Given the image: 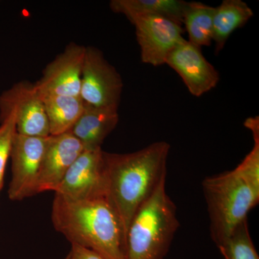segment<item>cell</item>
Returning <instances> with one entry per match:
<instances>
[{
    "instance_id": "obj_4",
    "label": "cell",
    "mask_w": 259,
    "mask_h": 259,
    "mask_svg": "<svg viewBox=\"0 0 259 259\" xmlns=\"http://www.w3.org/2000/svg\"><path fill=\"white\" fill-rule=\"evenodd\" d=\"M202 186L208 212L209 233L218 246L258 204L259 190L236 167L231 171L206 177Z\"/></svg>"
},
{
    "instance_id": "obj_20",
    "label": "cell",
    "mask_w": 259,
    "mask_h": 259,
    "mask_svg": "<svg viewBox=\"0 0 259 259\" xmlns=\"http://www.w3.org/2000/svg\"><path fill=\"white\" fill-rule=\"evenodd\" d=\"M64 259H105L93 250L78 245L71 244L69 254Z\"/></svg>"
},
{
    "instance_id": "obj_3",
    "label": "cell",
    "mask_w": 259,
    "mask_h": 259,
    "mask_svg": "<svg viewBox=\"0 0 259 259\" xmlns=\"http://www.w3.org/2000/svg\"><path fill=\"white\" fill-rule=\"evenodd\" d=\"M166 180L162 181L130 223L126 259H163L169 250L180 224L176 204L167 194Z\"/></svg>"
},
{
    "instance_id": "obj_1",
    "label": "cell",
    "mask_w": 259,
    "mask_h": 259,
    "mask_svg": "<svg viewBox=\"0 0 259 259\" xmlns=\"http://www.w3.org/2000/svg\"><path fill=\"white\" fill-rule=\"evenodd\" d=\"M170 149L168 143L157 141L133 153L103 151L105 198L120 219L125 237L135 214L166 180Z\"/></svg>"
},
{
    "instance_id": "obj_8",
    "label": "cell",
    "mask_w": 259,
    "mask_h": 259,
    "mask_svg": "<svg viewBox=\"0 0 259 259\" xmlns=\"http://www.w3.org/2000/svg\"><path fill=\"white\" fill-rule=\"evenodd\" d=\"M136 29L141 61L153 66L166 64L174 49L185 41L182 25L156 15H140L129 20Z\"/></svg>"
},
{
    "instance_id": "obj_5",
    "label": "cell",
    "mask_w": 259,
    "mask_h": 259,
    "mask_svg": "<svg viewBox=\"0 0 259 259\" xmlns=\"http://www.w3.org/2000/svg\"><path fill=\"white\" fill-rule=\"evenodd\" d=\"M123 83L100 49L86 47L80 98L86 106L118 112Z\"/></svg>"
},
{
    "instance_id": "obj_13",
    "label": "cell",
    "mask_w": 259,
    "mask_h": 259,
    "mask_svg": "<svg viewBox=\"0 0 259 259\" xmlns=\"http://www.w3.org/2000/svg\"><path fill=\"white\" fill-rule=\"evenodd\" d=\"M118 121L117 111L84 105L82 114L69 132L81 143L83 150L95 151L102 149L104 141L115 128Z\"/></svg>"
},
{
    "instance_id": "obj_9",
    "label": "cell",
    "mask_w": 259,
    "mask_h": 259,
    "mask_svg": "<svg viewBox=\"0 0 259 259\" xmlns=\"http://www.w3.org/2000/svg\"><path fill=\"white\" fill-rule=\"evenodd\" d=\"M54 192L72 200L105 197L102 149L83 150Z\"/></svg>"
},
{
    "instance_id": "obj_15",
    "label": "cell",
    "mask_w": 259,
    "mask_h": 259,
    "mask_svg": "<svg viewBox=\"0 0 259 259\" xmlns=\"http://www.w3.org/2000/svg\"><path fill=\"white\" fill-rule=\"evenodd\" d=\"M187 4L183 0H112L110 6L114 13L125 15L128 20L140 15H156L182 25Z\"/></svg>"
},
{
    "instance_id": "obj_7",
    "label": "cell",
    "mask_w": 259,
    "mask_h": 259,
    "mask_svg": "<svg viewBox=\"0 0 259 259\" xmlns=\"http://www.w3.org/2000/svg\"><path fill=\"white\" fill-rule=\"evenodd\" d=\"M48 137H33L15 133L10 157L12 177L8 197L20 201L37 194V182Z\"/></svg>"
},
{
    "instance_id": "obj_12",
    "label": "cell",
    "mask_w": 259,
    "mask_h": 259,
    "mask_svg": "<svg viewBox=\"0 0 259 259\" xmlns=\"http://www.w3.org/2000/svg\"><path fill=\"white\" fill-rule=\"evenodd\" d=\"M83 151L82 145L70 132L49 136L37 178V194L55 192Z\"/></svg>"
},
{
    "instance_id": "obj_17",
    "label": "cell",
    "mask_w": 259,
    "mask_h": 259,
    "mask_svg": "<svg viewBox=\"0 0 259 259\" xmlns=\"http://www.w3.org/2000/svg\"><path fill=\"white\" fill-rule=\"evenodd\" d=\"M214 10V7L199 2H187L182 25H185L191 44L201 49L212 44Z\"/></svg>"
},
{
    "instance_id": "obj_19",
    "label": "cell",
    "mask_w": 259,
    "mask_h": 259,
    "mask_svg": "<svg viewBox=\"0 0 259 259\" xmlns=\"http://www.w3.org/2000/svg\"><path fill=\"white\" fill-rule=\"evenodd\" d=\"M0 192L3 187L5 167L7 162L10 158V151H11L12 143L15 133H16V125H15V115L13 113L5 117L4 119L0 120Z\"/></svg>"
},
{
    "instance_id": "obj_6",
    "label": "cell",
    "mask_w": 259,
    "mask_h": 259,
    "mask_svg": "<svg viewBox=\"0 0 259 259\" xmlns=\"http://www.w3.org/2000/svg\"><path fill=\"white\" fill-rule=\"evenodd\" d=\"M15 115L17 134L33 137L50 136L44 100L35 83H15L0 95V120Z\"/></svg>"
},
{
    "instance_id": "obj_14",
    "label": "cell",
    "mask_w": 259,
    "mask_h": 259,
    "mask_svg": "<svg viewBox=\"0 0 259 259\" xmlns=\"http://www.w3.org/2000/svg\"><path fill=\"white\" fill-rule=\"evenodd\" d=\"M253 16V10L242 0H223L215 8L212 28L215 54L223 50L232 34L244 26Z\"/></svg>"
},
{
    "instance_id": "obj_18",
    "label": "cell",
    "mask_w": 259,
    "mask_h": 259,
    "mask_svg": "<svg viewBox=\"0 0 259 259\" xmlns=\"http://www.w3.org/2000/svg\"><path fill=\"white\" fill-rule=\"evenodd\" d=\"M217 247L225 259H259L250 237L247 219L240 223Z\"/></svg>"
},
{
    "instance_id": "obj_11",
    "label": "cell",
    "mask_w": 259,
    "mask_h": 259,
    "mask_svg": "<svg viewBox=\"0 0 259 259\" xmlns=\"http://www.w3.org/2000/svg\"><path fill=\"white\" fill-rule=\"evenodd\" d=\"M166 64L180 75L187 90L194 97L208 93L219 82V73L204 57L201 48L187 40L170 53Z\"/></svg>"
},
{
    "instance_id": "obj_16",
    "label": "cell",
    "mask_w": 259,
    "mask_h": 259,
    "mask_svg": "<svg viewBox=\"0 0 259 259\" xmlns=\"http://www.w3.org/2000/svg\"><path fill=\"white\" fill-rule=\"evenodd\" d=\"M50 136L69 132L82 114L83 103L80 97L49 95L42 97Z\"/></svg>"
},
{
    "instance_id": "obj_2",
    "label": "cell",
    "mask_w": 259,
    "mask_h": 259,
    "mask_svg": "<svg viewBox=\"0 0 259 259\" xmlns=\"http://www.w3.org/2000/svg\"><path fill=\"white\" fill-rule=\"evenodd\" d=\"M51 219L71 244L96 252L105 259H126L125 231L105 197L72 200L55 194Z\"/></svg>"
},
{
    "instance_id": "obj_10",
    "label": "cell",
    "mask_w": 259,
    "mask_h": 259,
    "mask_svg": "<svg viewBox=\"0 0 259 259\" xmlns=\"http://www.w3.org/2000/svg\"><path fill=\"white\" fill-rule=\"evenodd\" d=\"M86 47L71 42L47 65L35 83L40 96L80 97L81 73Z\"/></svg>"
}]
</instances>
